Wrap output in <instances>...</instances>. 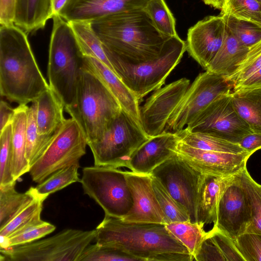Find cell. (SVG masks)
<instances>
[{"instance_id": "4dcf8cb0", "label": "cell", "mask_w": 261, "mask_h": 261, "mask_svg": "<svg viewBox=\"0 0 261 261\" xmlns=\"http://www.w3.org/2000/svg\"><path fill=\"white\" fill-rule=\"evenodd\" d=\"M167 229L188 250L194 258L207 236L204 225L199 222L177 221L165 224Z\"/></svg>"}, {"instance_id": "74e56055", "label": "cell", "mask_w": 261, "mask_h": 261, "mask_svg": "<svg viewBox=\"0 0 261 261\" xmlns=\"http://www.w3.org/2000/svg\"><path fill=\"white\" fill-rule=\"evenodd\" d=\"M144 10L161 33L168 37L177 35L175 19L165 0H150Z\"/></svg>"}, {"instance_id": "ee69618b", "label": "cell", "mask_w": 261, "mask_h": 261, "mask_svg": "<svg viewBox=\"0 0 261 261\" xmlns=\"http://www.w3.org/2000/svg\"><path fill=\"white\" fill-rule=\"evenodd\" d=\"M234 241L245 261H261V235L245 232Z\"/></svg>"}, {"instance_id": "ba28073f", "label": "cell", "mask_w": 261, "mask_h": 261, "mask_svg": "<svg viewBox=\"0 0 261 261\" xmlns=\"http://www.w3.org/2000/svg\"><path fill=\"white\" fill-rule=\"evenodd\" d=\"M95 229H64L52 237L7 249L0 248L1 261H79L95 239Z\"/></svg>"}, {"instance_id": "9a60e30c", "label": "cell", "mask_w": 261, "mask_h": 261, "mask_svg": "<svg viewBox=\"0 0 261 261\" xmlns=\"http://www.w3.org/2000/svg\"><path fill=\"white\" fill-rule=\"evenodd\" d=\"M190 86V81L182 78L154 91L140 107L141 126L147 136L162 134L172 113Z\"/></svg>"}, {"instance_id": "3957f363", "label": "cell", "mask_w": 261, "mask_h": 261, "mask_svg": "<svg viewBox=\"0 0 261 261\" xmlns=\"http://www.w3.org/2000/svg\"><path fill=\"white\" fill-rule=\"evenodd\" d=\"M95 232L96 243L122 250L140 261L155 260L165 253H190L163 224L127 222L105 215Z\"/></svg>"}, {"instance_id": "f907efd6", "label": "cell", "mask_w": 261, "mask_h": 261, "mask_svg": "<svg viewBox=\"0 0 261 261\" xmlns=\"http://www.w3.org/2000/svg\"><path fill=\"white\" fill-rule=\"evenodd\" d=\"M206 5L210 6L215 9H223L226 0H202Z\"/></svg>"}, {"instance_id": "8d00e7d4", "label": "cell", "mask_w": 261, "mask_h": 261, "mask_svg": "<svg viewBox=\"0 0 261 261\" xmlns=\"http://www.w3.org/2000/svg\"><path fill=\"white\" fill-rule=\"evenodd\" d=\"M151 176L153 189L165 216L166 224L177 221H190L186 210L171 196L156 178Z\"/></svg>"}, {"instance_id": "603a6c76", "label": "cell", "mask_w": 261, "mask_h": 261, "mask_svg": "<svg viewBox=\"0 0 261 261\" xmlns=\"http://www.w3.org/2000/svg\"><path fill=\"white\" fill-rule=\"evenodd\" d=\"M53 17L52 0H15L14 24L27 34L43 29Z\"/></svg>"}, {"instance_id": "7dc6e473", "label": "cell", "mask_w": 261, "mask_h": 261, "mask_svg": "<svg viewBox=\"0 0 261 261\" xmlns=\"http://www.w3.org/2000/svg\"><path fill=\"white\" fill-rule=\"evenodd\" d=\"M261 88V67L234 87L232 91Z\"/></svg>"}, {"instance_id": "60d3db41", "label": "cell", "mask_w": 261, "mask_h": 261, "mask_svg": "<svg viewBox=\"0 0 261 261\" xmlns=\"http://www.w3.org/2000/svg\"><path fill=\"white\" fill-rule=\"evenodd\" d=\"M261 67V39L249 47L248 53L236 70L225 77L233 88Z\"/></svg>"}, {"instance_id": "2e32d148", "label": "cell", "mask_w": 261, "mask_h": 261, "mask_svg": "<svg viewBox=\"0 0 261 261\" xmlns=\"http://www.w3.org/2000/svg\"><path fill=\"white\" fill-rule=\"evenodd\" d=\"M223 16H210L198 21L187 33L186 50L205 70L220 48L225 36Z\"/></svg>"}, {"instance_id": "83f0119b", "label": "cell", "mask_w": 261, "mask_h": 261, "mask_svg": "<svg viewBox=\"0 0 261 261\" xmlns=\"http://www.w3.org/2000/svg\"><path fill=\"white\" fill-rule=\"evenodd\" d=\"M177 133L180 141L194 148L236 154L249 152L244 150L239 143L209 133L191 132L185 128Z\"/></svg>"}, {"instance_id": "816d5d0a", "label": "cell", "mask_w": 261, "mask_h": 261, "mask_svg": "<svg viewBox=\"0 0 261 261\" xmlns=\"http://www.w3.org/2000/svg\"><path fill=\"white\" fill-rule=\"evenodd\" d=\"M247 21H250L261 27V13L251 17Z\"/></svg>"}, {"instance_id": "b9f144b4", "label": "cell", "mask_w": 261, "mask_h": 261, "mask_svg": "<svg viewBox=\"0 0 261 261\" xmlns=\"http://www.w3.org/2000/svg\"><path fill=\"white\" fill-rule=\"evenodd\" d=\"M12 135L11 122L0 132V187L16 181L13 178L11 169Z\"/></svg>"}, {"instance_id": "d6a6232c", "label": "cell", "mask_w": 261, "mask_h": 261, "mask_svg": "<svg viewBox=\"0 0 261 261\" xmlns=\"http://www.w3.org/2000/svg\"><path fill=\"white\" fill-rule=\"evenodd\" d=\"M37 109V103L35 100L29 107L26 129L25 156L30 168L45 149L53 136H43L39 134L36 119Z\"/></svg>"}, {"instance_id": "f1b7e54d", "label": "cell", "mask_w": 261, "mask_h": 261, "mask_svg": "<svg viewBox=\"0 0 261 261\" xmlns=\"http://www.w3.org/2000/svg\"><path fill=\"white\" fill-rule=\"evenodd\" d=\"M84 56L95 58L115 72L108 60L102 43L88 21L68 22Z\"/></svg>"}, {"instance_id": "ab89813d", "label": "cell", "mask_w": 261, "mask_h": 261, "mask_svg": "<svg viewBox=\"0 0 261 261\" xmlns=\"http://www.w3.org/2000/svg\"><path fill=\"white\" fill-rule=\"evenodd\" d=\"M79 261H140L139 259L119 249L90 244L81 256Z\"/></svg>"}, {"instance_id": "f546056e", "label": "cell", "mask_w": 261, "mask_h": 261, "mask_svg": "<svg viewBox=\"0 0 261 261\" xmlns=\"http://www.w3.org/2000/svg\"><path fill=\"white\" fill-rule=\"evenodd\" d=\"M79 168L80 164H76L62 168L52 173L36 187H31L29 189L33 195L45 200L50 194L73 183L80 182Z\"/></svg>"}, {"instance_id": "7c38bea8", "label": "cell", "mask_w": 261, "mask_h": 261, "mask_svg": "<svg viewBox=\"0 0 261 261\" xmlns=\"http://www.w3.org/2000/svg\"><path fill=\"white\" fill-rule=\"evenodd\" d=\"M150 175L187 211L190 222H197L196 205L203 174L176 153L157 166Z\"/></svg>"}, {"instance_id": "f6af8a7d", "label": "cell", "mask_w": 261, "mask_h": 261, "mask_svg": "<svg viewBox=\"0 0 261 261\" xmlns=\"http://www.w3.org/2000/svg\"><path fill=\"white\" fill-rule=\"evenodd\" d=\"M15 0H0L1 25L14 24Z\"/></svg>"}, {"instance_id": "52a82bcc", "label": "cell", "mask_w": 261, "mask_h": 261, "mask_svg": "<svg viewBox=\"0 0 261 261\" xmlns=\"http://www.w3.org/2000/svg\"><path fill=\"white\" fill-rule=\"evenodd\" d=\"M148 139L141 125L121 109L102 137L88 146L95 166L128 168L133 153Z\"/></svg>"}, {"instance_id": "44dd1931", "label": "cell", "mask_w": 261, "mask_h": 261, "mask_svg": "<svg viewBox=\"0 0 261 261\" xmlns=\"http://www.w3.org/2000/svg\"><path fill=\"white\" fill-rule=\"evenodd\" d=\"M84 66L103 82L117 100L121 109L141 124L139 100L118 76L93 57L84 56Z\"/></svg>"}, {"instance_id": "d4e9b609", "label": "cell", "mask_w": 261, "mask_h": 261, "mask_svg": "<svg viewBox=\"0 0 261 261\" xmlns=\"http://www.w3.org/2000/svg\"><path fill=\"white\" fill-rule=\"evenodd\" d=\"M248 50L249 47L240 42L226 25L223 43L205 70L227 77L236 70Z\"/></svg>"}, {"instance_id": "9c48e42d", "label": "cell", "mask_w": 261, "mask_h": 261, "mask_svg": "<svg viewBox=\"0 0 261 261\" xmlns=\"http://www.w3.org/2000/svg\"><path fill=\"white\" fill-rule=\"evenodd\" d=\"M80 182L84 193L100 206L105 215L122 218L133 206L125 171L109 167H86Z\"/></svg>"}, {"instance_id": "ac0fdd59", "label": "cell", "mask_w": 261, "mask_h": 261, "mask_svg": "<svg viewBox=\"0 0 261 261\" xmlns=\"http://www.w3.org/2000/svg\"><path fill=\"white\" fill-rule=\"evenodd\" d=\"M125 173L133 198V206L120 219L127 222L166 224L165 216L153 189L151 175L127 171Z\"/></svg>"}, {"instance_id": "6da1fadb", "label": "cell", "mask_w": 261, "mask_h": 261, "mask_svg": "<svg viewBox=\"0 0 261 261\" xmlns=\"http://www.w3.org/2000/svg\"><path fill=\"white\" fill-rule=\"evenodd\" d=\"M91 24L106 54L132 64L158 58L170 37L156 29L144 9L107 15Z\"/></svg>"}, {"instance_id": "8992f818", "label": "cell", "mask_w": 261, "mask_h": 261, "mask_svg": "<svg viewBox=\"0 0 261 261\" xmlns=\"http://www.w3.org/2000/svg\"><path fill=\"white\" fill-rule=\"evenodd\" d=\"M186 50V43L177 35L169 37L156 58L137 64L123 62L106 54L115 73L139 101L165 83L180 62Z\"/></svg>"}, {"instance_id": "f35d334b", "label": "cell", "mask_w": 261, "mask_h": 261, "mask_svg": "<svg viewBox=\"0 0 261 261\" xmlns=\"http://www.w3.org/2000/svg\"><path fill=\"white\" fill-rule=\"evenodd\" d=\"M222 15L228 29L244 46L250 47L261 39V27L229 15Z\"/></svg>"}, {"instance_id": "681fc988", "label": "cell", "mask_w": 261, "mask_h": 261, "mask_svg": "<svg viewBox=\"0 0 261 261\" xmlns=\"http://www.w3.org/2000/svg\"><path fill=\"white\" fill-rule=\"evenodd\" d=\"M68 0H52L53 16L59 15Z\"/></svg>"}, {"instance_id": "4316f807", "label": "cell", "mask_w": 261, "mask_h": 261, "mask_svg": "<svg viewBox=\"0 0 261 261\" xmlns=\"http://www.w3.org/2000/svg\"><path fill=\"white\" fill-rule=\"evenodd\" d=\"M232 105L253 132L261 133V88L232 91Z\"/></svg>"}, {"instance_id": "277c9868", "label": "cell", "mask_w": 261, "mask_h": 261, "mask_svg": "<svg viewBox=\"0 0 261 261\" xmlns=\"http://www.w3.org/2000/svg\"><path fill=\"white\" fill-rule=\"evenodd\" d=\"M53 19L47 74L50 88L66 108L74 102L84 56L68 22L59 15Z\"/></svg>"}, {"instance_id": "e575fe53", "label": "cell", "mask_w": 261, "mask_h": 261, "mask_svg": "<svg viewBox=\"0 0 261 261\" xmlns=\"http://www.w3.org/2000/svg\"><path fill=\"white\" fill-rule=\"evenodd\" d=\"M56 229L53 224L42 219L19 230L10 237L1 239L0 248L7 249L38 240Z\"/></svg>"}, {"instance_id": "30bf717a", "label": "cell", "mask_w": 261, "mask_h": 261, "mask_svg": "<svg viewBox=\"0 0 261 261\" xmlns=\"http://www.w3.org/2000/svg\"><path fill=\"white\" fill-rule=\"evenodd\" d=\"M87 145L86 139L77 122L71 117L66 119L31 166L32 180L39 184L56 171L79 164L86 154Z\"/></svg>"}, {"instance_id": "4fadbf2b", "label": "cell", "mask_w": 261, "mask_h": 261, "mask_svg": "<svg viewBox=\"0 0 261 261\" xmlns=\"http://www.w3.org/2000/svg\"><path fill=\"white\" fill-rule=\"evenodd\" d=\"M185 128L191 132L209 133L237 143L253 132L236 111L230 93L215 99Z\"/></svg>"}, {"instance_id": "7bdbcfd3", "label": "cell", "mask_w": 261, "mask_h": 261, "mask_svg": "<svg viewBox=\"0 0 261 261\" xmlns=\"http://www.w3.org/2000/svg\"><path fill=\"white\" fill-rule=\"evenodd\" d=\"M260 13L261 4L256 0H226L221 11V14L245 20Z\"/></svg>"}, {"instance_id": "d590c367", "label": "cell", "mask_w": 261, "mask_h": 261, "mask_svg": "<svg viewBox=\"0 0 261 261\" xmlns=\"http://www.w3.org/2000/svg\"><path fill=\"white\" fill-rule=\"evenodd\" d=\"M239 175L252 210V222L246 232L261 235V185L251 177L246 168Z\"/></svg>"}, {"instance_id": "cb8c5ba5", "label": "cell", "mask_w": 261, "mask_h": 261, "mask_svg": "<svg viewBox=\"0 0 261 261\" xmlns=\"http://www.w3.org/2000/svg\"><path fill=\"white\" fill-rule=\"evenodd\" d=\"M29 107L27 105H19L15 108L11 121L12 157L11 169L14 180L30 172V166L26 159V129Z\"/></svg>"}, {"instance_id": "e0dca14e", "label": "cell", "mask_w": 261, "mask_h": 261, "mask_svg": "<svg viewBox=\"0 0 261 261\" xmlns=\"http://www.w3.org/2000/svg\"><path fill=\"white\" fill-rule=\"evenodd\" d=\"M176 152L204 174L229 176L240 173L252 154L250 152L231 153L202 150L179 141Z\"/></svg>"}, {"instance_id": "8fae6325", "label": "cell", "mask_w": 261, "mask_h": 261, "mask_svg": "<svg viewBox=\"0 0 261 261\" xmlns=\"http://www.w3.org/2000/svg\"><path fill=\"white\" fill-rule=\"evenodd\" d=\"M232 90V85L225 76L208 71L200 73L172 113L165 131L183 129L210 103Z\"/></svg>"}, {"instance_id": "5b68a950", "label": "cell", "mask_w": 261, "mask_h": 261, "mask_svg": "<svg viewBox=\"0 0 261 261\" xmlns=\"http://www.w3.org/2000/svg\"><path fill=\"white\" fill-rule=\"evenodd\" d=\"M65 110L79 125L88 145L102 137L121 108L103 82L84 65L74 102Z\"/></svg>"}, {"instance_id": "7402d4cb", "label": "cell", "mask_w": 261, "mask_h": 261, "mask_svg": "<svg viewBox=\"0 0 261 261\" xmlns=\"http://www.w3.org/2000/svg\"><path fill=\"white\" fill-rule=\"evenodd\" d=\"M234 175L223 176L203 174L197 200L198 222L204 225L215 223L220 198Z\"/></svg>"}, {"instance_id": "c3c4849f", "label": "cell", "mask_w": 261, "mask_h": 261, "mask_svg": "<svg viewBox=\"0 0 261 261\" xmlns=\"http://www.w3.org/2000/svg\"><path fill=\"white\" fill-rule=\"evenodd\" d=\"M15 109H12L6 101L0 102V132L10 123L14 116Z\"/></svg>"}, {"instance_id": "484cf974", "label": "cell", "mask_w": 261, "mask_h": 261, "mask_svg": "<svg viewBox=\"0 0 261 261\" xmlns=\"http://www.w3.org/2000/svg\"><path fill=\"white\" fill-rule=\"evenodd\" d=\"M36 101L38 133L43 136H52L66 120L65 106L50 88L42 93Z\"/></svg>"}, {"instance_id": "f5cc1de1", "label": "cell", "mask_w": 261, "mask_h": 261, "mask_svg": "<svg viewBox=\"0 0 261 261\" xmlns=\"http://www.w3.org/2000/svg\"><path fill=\"white\" fill-rule=\"evenodd\" d=\"M257 1H258L259 3L261 4V0H256Z\"/></svg>"}, {"instance_id": "1f68e13d", "label": "cell", "mask_w": 261, "mask_h": 261, "mask_svg": "<svg viewBox=\"0 0 261 261\" xmlns=\"http://www.w3.org/2000/svg\"><path fill=\"white\" fill-rule=\"evenodd\" d=\"M15 185L14 182L0 187V229L34 197L29 189L25 193L18 192Z\"/></svg>"}, {"instance_id": "bcb514c9", "label": "cell", "mask_w": 261, "mask_h": 261, "mask_svg": "<svg viewBox=\"0 0 261 261\" xmlns=\"http://www.w3.org/2000/svg\"><path fill=\"white\" fill-rule=\"evenodd\" d=\"M239 144L246 151L253 154L261 149V133L252 132L247 134Z\"/></svg>"}, {"instance_id": "ffe728a7", "label": "cell", "mask_w": 261, "mask_h": 261, "mask_svg": "<svg viewBox=\"0 0 261 261\" xmlns=\"http://www.w3.org/2000/svg\"><path fill=\"white\" fill-rule=\"evenodd\" d=\"M180 141L177 132L165 131L149 137L133 153L128 168L142 174H150L152 170L176 152Z\"/></svg>"}, {"instance_id": "7a4b0ae2", "label": "cell", "mask_w": 261, "mask_h": 261, "mask_svg": "<svg viewBox=\"0 0 261 261\" xmlns=\"http://www.w3.org/2000/svg\"><path fill=\"white\" fill-rule=\"evenodd\" d=\"M50 88L38 65L27 34L1 25L0 94L19 105L32 102Z\"/></svg>"}, {"instance_id": "5bb4252c", "label": "cell", "mask_w": 261, "mask_h": 261, "mask_svg": "<svg viewBox=\"0 0 261 261\" xmlns=\"http://www.w3.org/2000/svg\"><path fill=\"white\" fill-rule=\"evenodd\" d=\"M239 173L234 175L223 191L217 210L213 228L234 241L245 233L252 220L250 201Z\"/></svg>"}, {"instance_id": "836d02e7", "label": "cell", "mask_w": 261, "mask_h": 261, "mask_svg": "<svg viewBox=\"0 0 261 261\" xmlns=\"http://www.w3.org/2000/svg\"><path fill=\"white\" fill-rule=\"evenodd\" d=\"M32 194L33 198L25 204L4 227L0 229L1 239L8 238L30 224L41 220V214L45 199Z\"/></svg>"}, {"instance_id": "d6986e66", "label": "cell", "mask_w": 261, "mask_h": 261, "mask_svg": "<svg viewBox=\"0 0 261 261\" xmlns=\"http://www.w3.org/2000/svg\"><path fill=\"white\" fill-rule=\"evenodd\" d=\"M150 0H68L59 15L67 22L88 21L113 14L144 9Z\"/></svg>"}]
</instances>
